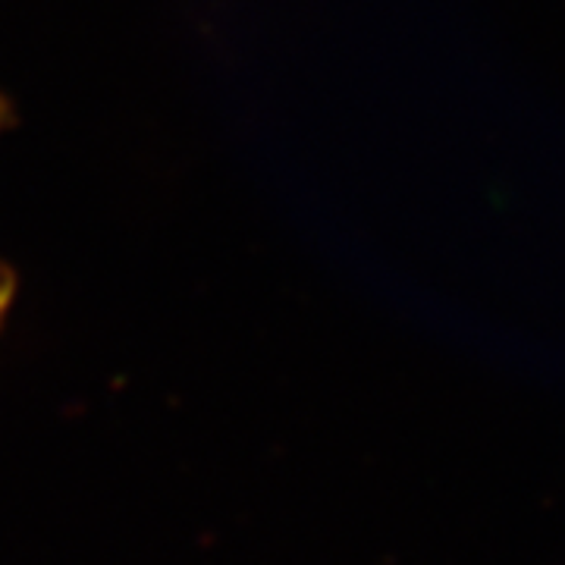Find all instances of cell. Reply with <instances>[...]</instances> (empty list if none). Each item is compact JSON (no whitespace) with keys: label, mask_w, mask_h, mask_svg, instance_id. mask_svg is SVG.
I'll return each mask as SVG.
<instances>
[{"label":"cell","mask_w":565,"mask_h":565,"mask_svg":"<svg viewBox=\"0 0 565 565\" xmlns=\"http://www.w3.org/2000/svg\"><path fill=\"white\" fill-rule=\"evenodd\" d=\"M13 292H17V282H13V277H10L7 270H0V327H3V321H7L10 305H13Z\"/></svg>","instance_id":"6da1fadb"}]
</instances>
